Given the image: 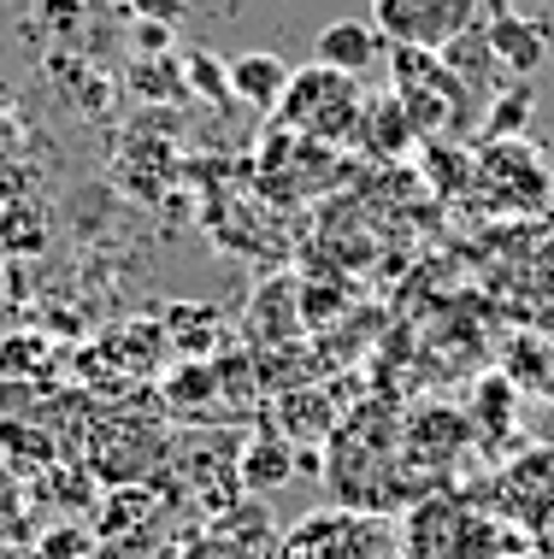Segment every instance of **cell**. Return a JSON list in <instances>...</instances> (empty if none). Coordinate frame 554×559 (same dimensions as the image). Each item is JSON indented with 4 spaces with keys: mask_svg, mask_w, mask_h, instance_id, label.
<instances>
[{
    "mask_svg": "<svg viewBox=\"0 0 554 559\" xmlns=\"http://www.w3.org/2000/svg\"><path fill=\"white\" fill-rule=\"evenodd\" d=\"M378 59H389V36L366 19H337L313 36V66L342 71V78H354V83H361Z\"/></svg>",
    "mask_w": 554,
    "mask_h": 559,
    "instance_id": "8",
    "label": "cell"
},
{
    "mask_svg": "<svg viewBox=\"0 0 554 559\" xmlns=\"http://www.w3.org/2000/svg\"><path fill=\"white\" fill-rule=\"evenodd\" d=\"M478 495L531 542V554H554V448H526L519 460H502V472Z\"/></svg>",
    "mask_w": 554,
    "mask_h": 559,
    "instance_id": "4",
    "label": "cell"
},
{
    "mask_svg": "<svg viewBox=\"0 0 554 559\" xmlns=\"http://www.w3.org/2000/svg\"><path fill=\"white\" fill-rule=\"evenodd\" d=\"M389 71H396V88L389 95L408 107L419 135H460L467 130V83L443 66V53H419V48H389Z\"/></svg>",
    "mask_w": 554,
    "mask_h": 559,
    "instance_id": "5",
    "label": "cell"
},
{
    "mask_svg": "<svg viewBox=\"0 0 554 559\" xmlns=\"http://www.w3.org/2000/svg\"><path fill=\"white\" fill-rule=\"evenodd\" d=\"M189 71H195V83H201V95H213V100H231V71H219L207 53H195V59H189Z\"/></svg>",
    "mask_w": 554,
    "mask_h": 559,
    "instance_id": "20",
    "label": "cell"
},
{
    "mask_svg": "<svg viewBox=\"0 0 554 559\" xmlns=\"http://www.w3.org/2000/svg\"><path fill=\"white\" fill-rule=\"evenodd\" d=\"M372 24L389 36V48L443 53L478 24V0H372Z\"/></svg>",
    "mask_w": 554,
    "mask_h": 559,
    "instance_id": "7",
    "label": "cell"
},
{
    "mask_svg": "<svg viewBox=\"0 0 554 559\" xmlns=\"http://www.w3.org/2000/svg\"><path fill=\"white\" fill-rule=\"evenodd\" d=\"M514 383H507L502 371H490L484 383L472 389V413H467V425H472V436L484 448H502V436L514 430Z\"/></svg>",
    "mask_w": 554,
    "mask_h": 559,
    "instance_id": "13",
    "label": "cell"
},
{
    "mask_svg": "<svg viewBox=\"0 0 554 559\" xmlns=\"http://www.w3.org/2000/svg\"><path fill=\"white\" fill-rule=\"evenodd\" d=\"M396 524H384V512H354V507H331L313 512L307 524H295L283 536L278 559H389L396 554Z\"/></svg>",
    "mask_w": 554,
    "mask_h": 559,
    "instance_id": "6",
    "label": "cell"
},
{
    "mask_svg": "<svg viewBox=\"0 0 554 559\" xmlns=\"http://www.w3.org/2000/svg\"><path fill=\"white\" fill-rule=\"evenodd\" d=\"M42 241H48V206H42L30 189L0 177V253L19 260V253H36Z\"/></svg>",
    "mask_w": 554,
    "mask_h": 559,
    "instance_id": "11",
    "label": "cell"
},
{
    "mask_svg": "<svg viewBox=\"0 0 554 559\" xmlns=\"http://www.w3.org/2000/svg\"><path fill=\"white\" fill-rule=\"evenodd\" d=\"M526 118H531V83L514 78V83H507V95L484 112V135H490V142H507V135L526 130Z\"/></svg>",
    "mask_w": 554,
    "mask_h": 559,
    "instance_id": "15",
    "label": "cell"
},
{
    "mask_svg": "<svg viewBox=\"0 0 554 559\" xmlns=\"http://www.w3.org/2000/svg\"><path fill=\"white\" fill-rule=\"evenodd\" d=\"M361 112H366V95L354 78L342 71H325V66H307V71H290L283 83V100H278V124L307 135V142H349L361 130Z\"/></svg>",
    "mask_w": 554,
    "mask_h": 559,
    "instance_id": "3",
    "label": "cell"
},
{
    "mask_svg": "<svg viewBox=\"0 0 554 559\" xmlns=\"http://www.w3.org/2000/svg\"><path fill=\"white\" fill-rule=\"evenodd\" d=\"M89 548H95V536H89V531H78V524H59V531L42 536L36 559H95Z\"/></svg>",
    "mask_w": 554,
    "mask_h": 559,
    "instance_id": "17",
    "label": "cell"
},
{
    "mask_svg": "<svg viewBox=\"0 0 554 559\" xmlns=\"http://www.w3.org/2000/svg\"><path fill=\"white\" fill-rule=\"evenodd\" d=\"M172 559H260L248 548V542H236V536H224L219 524L213 531H201V536H189V542H177Z\"/></svg>",
    "mask_w": 554,
    "mask_h": 559,
    "instance_id": "16",
    "label": "cell"
},
{
    "mask_svg": "<svg viewBox=\"0 0 554 559\" xmlns=\"http://www.w3.org/2000/svg\"><path fill=\"white\" fill-rule=\"evenodd\" d=\"M224 71H231V100H243L254 112H278L283 83H290V66H283L278 53H243Z\"/></svg>",
    "mask_w": 554,
    "mask_h": 559,
    "instance_id": "12",
    "label": "cell"
},
{
    "mask_svg": "<svg viewBox=\"0 0 554 559\" xmlns=\"http://www.w3.org/2000/svg\"><path fill=\"white\" fill-rule=\"evenodd\" d=\"M401 554L408 559H519L531 542L502 519L484 495L443 489L413 501L408 524H401Z\"/></svg>",
    "mask_w": 554,
    "mask_h": 559,
    "instance_id": "2",
    "label": "cell"
},
{
    "mask_svg": "<svg viewBox=\"0 0 554 559\" xmlns=\"http://www.w3.org/2000/svg\"><path fill=\"white\" fill-rule=\"evenodd\" d=\"M331 495L354 512L413 507L408 472H401V425L384 406H361L331 430Z\"/></svg>",
    "mask_w": 554,
    "mask_h": 559,
    "instance_id": "1",
    "label": "cell"
},
{
    "mask_svg": "<svg viewBox=\"0 0 554 559\" xmlns=\"http://www.w3.org/2000/svg\"><path fill=\"white\" fill-rule=\"evenodd\" d=\"M236 477H243V489L260 501V495H278L283 483L295 477V442H283V436H248L243 448H236Z\"/></svg>",
    "mask_w": 554,
    "mask_h": 559,
    "instance_id": "10",
    "label": "cell"
},
{
    "mask_svg": "<svg viewBox=\"0 0 554 559\" xmlns=\"http://www.w3.org/2000/svg\"><path fill=\"white\" fill-rule=\"evenodd\" d=\"M484 41H490V53H496V66L507 78H531L549 59V29L519 19V12H496V19L484 24Z\"/></svg>",
    "mask_w": 554,
    "mask_h": 559,
    "instance_id": "9",
    "label": "cell"
},
{
    "mask_svg": "<svg viewBox=\"0 0 554 559\" xmlns=\"http://www.w3.org/2000/svg\"><path fill=\"white\" fill-rule=\"evenodd\" d=\"M526 271H531V295H537V300H543V307L554 312V236H549L543 248L531 253V265H526Z\"/></svg>",
    "mask_w": 554,
    "mask_h": 559,
    "instance_id": "18",
    "label": "cell"
},
{
    "mask_svg": "<svg viewBox=\"0 0 554 559\" xmlns=\"http://www.w3.org/2000/svg\"><path fill=\"white\" fill-rule=\"evenodd\" d=\"M24 142V118H19V100L7 95V88H0V159L12 154V147Z\"/></svg>",
    "mask_w": 554,
    "mask_h": 559,
    "instance_id": "21",
    "label": "cell"
},
{
    "mask_svg": "<svg viewBox=\"0 0 554 559\" xmlns=\"http://www.w3.org/2000/svg\"><path fill=\"white\" fill-rule=\"evenodd\" d=\"M354 142L372 147V154H408V147L419 142V130H413L408 107H401L396 95H384V100H372V107L361 112V130H354Z\"/></svg>",
    "mask_w": 554,
    "mask_h": 559,
    "instance_id": "14",
    "label": "cell"
},
{
    "mask_svg": "<svg viewBox=\"0 0 554 559\" xmlns=\"http://www.w3.org/2000/svg\"><path fill=\"white\" fill-rule=\"evenodd\" d=\"M519 559H554V554H519Z\"/></svg>",
    "mask_w": 554,
    "mask_h": 559,
    "instance_id": "23",
    "label": "cell"
},
{
    "mask_svg": "<svg viewBox=\"0 0 554 559\" xmlns=\"http://www.w3.org/2000/svg\"><path fill=\"white\" fill-rule=\"evenodd\" d=\"M130 12H137L142 24H184L189 19V0H130Z\"/></svg>",
    "mask_w": 554,
    "mask_h": 559,
    "instance_id": "19",
    "label": "cell"
},
{
    "mask_svg": "<svg viewBox=\"0 0 554 559\" xmlns=\"http://www.w3.org/2000/svg\"><path fill=\"white\" fill-rule=\"evenodd\" d=\"M137 48H142V53H166V48H172V29H166V24H142V19H137Z\"/></svg>",
    "mask_w": 554,
    "mask_h": 559,
    "instance_id": "22",
    "label": "cell"
}]
</instances>
